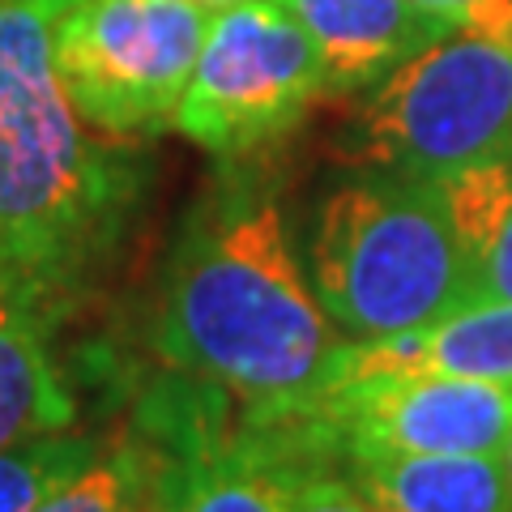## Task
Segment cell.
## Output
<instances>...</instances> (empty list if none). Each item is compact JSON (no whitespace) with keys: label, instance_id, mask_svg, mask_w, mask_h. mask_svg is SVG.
<instances>
[{"label":"cell","instance_id":"4fadbf2b","mask_svg":"<svg viewBox=\"0 0 512 512\" xmlns=\"http://www.w3.org/2000/svg\"><path fill=\"white\" fill-rule=\"evenodd\" d=\"M158 470L163 457L146 431H120L103 440L90 466L56 487L35 512H154Z\"/></svg>","mask_w":512,"mask_h":512},{"label":"cell","instance_id":"52a82bcc","mask_svg":"<svg viewBox=\"0 0 512 512\" xmlns=\"http://www.w3.org/2000/svg\"><path fill=\"white\" fill-rule=\"evenodd\" d=\"M141 431L158 444L154 512H282L274 453L248 419L227 427L214 402L167 406Z\"/></svg>","mask_w":512,"mask_h":512},{"label":"cell","instance_id":"5b68a950","mask_svg":"<svg viewBox=\"0 0 512 512\" xmlns=\"http://www.w3.org/2000/svg\"><path fill=\"white\" fill-rule=\"evenodd\" d=\"M210 18L197 0H69L52 56L73 111L116 141L158 137L175 124Z\"/></svg>","mask_w":512,"mask_h":512},{"label":"cell","instance_id":"ac0fdd59","mask_svg":"<svg viewBox=\"0 0 512 512\" xmlns=\"http://www.w3.org/2000/svg\"><path fill=\"white\" fill-rule=\"evenodd\" d=\"M504 466H508V478H512V436H508V448H504Z\"/></svg>","mask_w":512,"mask_h":512},{"label":"cell","instance_id":"8992f818","mask_svg":"<svg viewBox=\"0 0 512 512\" xmlns=\"http://www.w3.org/2000/svg\"><path fill=\"white\" fill-rule=\"evenodd\" d=\"M320 94L325 64L308 30L278 0H239L210 18L175 128L231 163L282 141Z\"/></svg>","mask_w":512,"mask_h":512},{"label":"cell","instance_id":"277c9868","mask_svg":"<svg viewBox=\"0 0 512 512\" xmlns=\"http://www.w3.org/2000/svg\"><path fill=\"white\" fill-rule=\"evenodd\" d=\"M350 163L453 180L512 150V43L444 35L372 90L342 141Z\"/></svg>","mask_w":512,"mask_h":512},{"label":"cell","instance_id":"8fae6325","mask_svg":"<svg viewBox=\"0 0 512 512\" xmlns=\"http://www.w3.org/2000/svg\"><path fill=\"white\" fill-rule=\"evenodd\" d=\"M73 427V393L52 359V320L0 274V448Z\"/></svg>","mask_w":512,"mask_h":512},{"label":"cell","instance_id":"7c38bea8","mask_svg":"<svg viewBox=\"0 0 512 512\" xmlns=\"http://www.w3.org/2000/svg\"><path fill=\"white\" fill-rule=\"evenodd\" d=\"M470 303L512 299V150L444 180Z\"/></svg>","mask_w":512,"mask_h":512},{"label":"cell","instance_id":"9c48e42d","mask_svg":"<svg viewBox=\"0 0 512 512\" xmlns=\"http://www.w3.org/2000/svg\"><path fill=\"white\" fill-rule=\"evenodd\" d=\"M470 376L512 384V299L466 303L436 325L397 333L376 342H346L338 376Z\"/></svg>","mask_w":512,"mask_h":512},{"label":"cell","instance_id":"30bf717a","mask_svg":"<svg viewBox=\"0 0 512 512\" xmlns=\"http://www.w3.org/2000/svg\"><path fill=\"white\" fill-rule=\"evenodd\" d=\"M338 466L380 512H512L504 453H393Z\"/></svg>","mask_w":512,"mask_h":512},{"label":"cell","instance_id":"5bb4252c","mask_svg":"<svg viewBox=\"0 0 512 512\" xmlns=\"http://www.w3.org/2000/svg\"><path fill=\"white\" fill-rule=\"evenodd\" d=\"M103 440L82 431H43L0 448V512H35L56 487L86 470Z\"/></svg>","mask_w":512,"mask_h":512},{"label":"cell","instance_id":"e0dca14e","mask_svg":"<svg viewBox=\"0 0 512 512\" xmlns=\"http://www.w3.org/2000/svg\"><path fill=\"white\" fill-rule=\"evenodd\" d=\"M197 5H205V9H227V5H239V0H197Z\"/></svg>","mask_w":512,"mask_h":512},{"label":"cell","instance_id":"7a4b0ae2","mask_svg":"<svg viewBox=\"0 0 512 512\" xmlns=\"http://www.w3.org/2000/svg\"><path fill=\"white\" fill-rule=\"evenodd\" d=\"M69 0H0V274L56 320L120 248L137 167L77 116L52 30Z\"/></svg>","mask_w":512,"mask_h":512},{"label":"cell","instance_id":"ba28073f","mask_svg":"<svg viewBox=\"0 0 512 512\" xmlns=\"http://www.w3.org/2000/svg\"><path fill=\"white\" fill-rule=\"evenodd\" d=\"M278 5L316 43L329 94L372 90L423 47L453 35L414 0H278Z\"/></svg>","mask_w":512,"mask_h":512},{"label":"cell","instance_id":"9a60e30c","mask_svg":"<svg viewBox=\"0 0 512 512\" xmlns=\"http://www.w3.org/2000/svg\"><path fill=\"white\" fill-rule=\"evenodd\" d=\"M261 440L269 444V453H274L282 512H380L355 483H350L338 461L291 448V444L274 440L269 431H261Z\"/></svg>","mask_w":512,"mask_h":512},{"label":"cell","instance_id":"6da1fadb","mask_svg":"<svg viewBox=\"0 0 512 512\" xmlns=\"http://www.w3.org/2000/svg\"><path fill=\"white\" fill-rule=\"evenodd\" d=\"M346 342L299 265L274 188L218 175L171 244L150 320L154 355L261 414L325 393Z\"/></svg>","mask_w":512,"mask_h":512},{"label":"cell","instance_id":"2e32d148","mask_svg":"<svg viewBox=\"0 0 512 512\" xmlns=\"http://www.w3.org/2000/svg\"><path fill=\"white\" fill-rule=\"evenodd\" d=\"M414 5L440 18L457 35L512 43V0H414Z\"/></svg>","mask_w":512,"mask_h":512},{"label":"cell","instance_id":"3957f363","mask_svg":"<svg viewBox=\"0 0 512 512\" xmlns=\"http://www.w3.org/2000/svg\"><path fill=\"white\" fill-rule=\"evenodd\" d=\"M308 278L350 342L397 338L466 308V256L444 184L367 167L320 201Z\"/></svg>","mask_w":512,"mask_h":512}]
</instances>
